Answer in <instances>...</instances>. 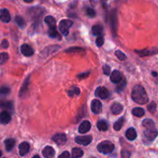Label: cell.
I'll return each mask as SVG.
<instances>
[{
  "label": "cell",
  "instance_id": "6da1fadb",
  "mask_svg": "<svg viewBox=\"0 0 158 158\" xmlns=\"http://www.w3.org/2000/svg\"><path fill=\"white\" fill-rule=\"evenodd\" d=\"M131 97L135 103L138 104H145L149 101V97L146 90L141 85H137L133 89Z\"/></svg>",
  "mask_w": 158,
  "mask_h": 158
},
{
  "label": "cell",
  "instance_id": "7a4b0ae2",
  "mask_svg": "<svg viewBox=\"0 0 158 158\" xmlns=\"http://www.w3.org/2000/svg\"><path fill=\"white\" fill-rule=\"evenodd\" d=\"M97 150L100 153L103 154H108L113 152L114 150V144L110 141L105 140L97 145Z\"/></svg>",
  "mask_w": 158,
  "mask_h": 158
},
{
  "label": "cell",
  "instance_id": "3957f363",
  "mask_svg": "<svg viewBox=\"0 0 158 158\" xmlns=\"http://www.w3.org/2000/svg\"><path fill=\"white\" fill-rule=\"evenodd\" d=\"M110 24L111 29L114 36H117V25H118V19H117V13L116 9H113L110 13Z\"/></svg>",
  "mask_w": 158,
  "mask_h": 158
},
{
  "label": "cell",
  "instance_id": "277c9868",
  "mask_svg": "<svg viewBox=\"0 0 158 158\" xmlns=\"http://www.w3.org/2000/svg\"><path fill=\"white\" fill-rule=\"evenodd\" d=\"M73 26V22L70 19H63L59 24V29L63 35L66 36L69 34V30Z\"/></svg>",
  "mask_w": 158,
  "mask_h": 158
},
{
  "label": "cell",
  "instance_id": "5b68a950",
  "mask_svg": "<svg viewBox=\"0 0 158 158\" xmlns=\"http://www.w3.org/2000/svg\"><path fill=\"white\" fill-rule=\"evenodd\" d=\"M158 135V132L157 130L154 131H150V130H146L143 132V138H144L145 142H151L154 141L156 138H157Z\"/></svg>",
  "mask_w": 158,
  "mask_h": 158
},
{
  "label": "cell",
  "instance_id": "8992f818",
  "mask_svg": "<svg viewBox=\"0 0 158 158\" xmlns=\"http://www.w3.org/2000/svg\"><path fill=\"white\" fill-rule=\"evenodd\" d=\"M135 52L141 57L149 56H153L157 54L158 48H152V49H140V50H135Z\"/></svg>",
  "mask_w": 158,
  "mask_h": 158
},
{
  "label": "cell",
  "instance_id": "52a82bcc",
  "mask_svg": "<svg viewBox=\"0 0 158 158\" xmlns=\"http://www.w3.org/2000/svg\"><path fill=\"white\" fill-rule=\"evenodd\" d=\"M92 136H77L75 137L76 143L83 146H87L92 142Z\"/></svg>",
  "mask_w": 158,
  "mask_h": 158
},
{
  "label": "cell",
  "instance_id": "ba28073f",
  "mask_svg": "<svg viewBox=\"0 0 158 158\" xmlns=\"http://www.w3.org/2000/svg\"><path fill=\"white\" fill-rule=\"evenodd\" d=\"M43 9L40 7H35L32 8L29 10V15H30L31 19L33 20H37L41 15H43Z\"/></svg>",
  "mask_w": 158,
  "mask_h": 158
},
{
  "label": "cell",
  "instance_id": "9c48e42d",
  "mask_svg": "<svg viewBox=\"0 0 158 158\" xmlns=\"http://www.w3.org/2000/svg\"><path fill=\"white\" fill-rule=\"evenodd\" d=\"M95 95L96 97H100V98L105 100L109 97V92H108L107 89L103 86H99L95 91Z\"/></svg>",
  "mask_w": 158,
  "mask_h": 158
},
{
  "label": "cell",
  "instance_id": "30bf717a",
  "mask_svg": "<svg viewBox=\"0 0 158 158\" xmlns=\"http://www.w3.org/2000/svg\"><path fill=\"white\" fill-rule=\"evenodd\" d=\"M52 140L56 143L57 145H63L66 143V136L65 134H57L52 137Z\"/></svg>",
  "mask_w": 158,
  "mask_h": 158
},
{
  "label": "cell",
  "instance_id": "8fae6325",
  "mask_svg": "<svg viewBox=\"0 0 158 158\" xmlns=\"http://www.w3.org/2000/svg\"><path fill=\"white\" fill-rule=\"evenodd\" d=\"M91 110L95 114H99L102 111V103L100 100H94L91 102Z\"/></svg>",
  "mask_w": 158,
  "mask_h": 158
},
{
  "label": "cell",
  "instance_id": "7c38bea8",
  "mask_svg": "<svg viewBox=\"0 0 158 158\" xmlns=\"http://www.w3.org/2000/svg\"><path fill=\"white\" fill-rule=\"evenodd\" d=\"M91 129V123L90 122L88 121V120H85V121L82 122L80 123V127H79V133L80 134H86V133L89 132V130Z\"/></svg>",
  "mask_w": 158,
  "mask_h": 158
},
{
  "label": "cell",
  "instance_id": "4fadbf2b",
  "mask_svg": "<svg viewBox=\"0 0 158 158\" xmlns=\"http://www.w3.org/2000/svg\"><path fill=\"white\" fill-rule=\"evenodd\" d=\"M0 20L4 23H8L11 20V15L7 9H2L0 10Z\"/></svg>",
  "mask_w": 158,
  "mask_h": 158
},
{
  "label": "cell",
  "instance_id": "5bb4252c",
  "mask_svg": "<svg viewBox=\"0 0 158 158\" xmlns=\"http://www.w3.org/2000/svg\"><path fill=\"white\" fill-rule=\"evenodd\" d=\"M11 121V115L8 111L4 110L0 113V123L8 124Z\"/></svg>",
  "mask_w": 158,
  "mask_h": 158
},
{
  "label": "cell",
  "instance_id": "9a60e30c",
  "mask_svg": "<svg viewBox=\"0 0 158 158\" xmlns=\"http://www.w3.org/2000/svg\"><path fill=\"white\" fill-rule=\"evenodd\" d=\"M42 154L45 158H53L55 156V151L52 147L47 146L43 150Z\"/></svg>",
  "mask_w": 158,
  "mask_h": 158
},
{
  "label": "cell",
  "instance_id": "2e32d148",
  "mask_svg": "<svg viewBox=\"0 0 158 158\" xmlns=\"http://www.w3.org/2000/svg\"><path fill=\"white\" fill-rule=\"evenodd\" d=\"M29 149H30V146L27 142H23L19 146V154L20 156L23 157V156L26 155L29 153Z\"/></svg>",
  "mask_w": 158,
  "mask_h": 158
},
{
  "label": "cell",
  "instance_id": "e0dca14e",
  "mask_svg": "<svg viewBox=\"0 0 158 158\" xmlns=\"http://www.w3.org/2000/svg\"><path fill=\"white\" fill-rule=\"evenodd\" d=\"M110 80L114 83H119L122 80V74L120 71L114 70L110 74Z\"/></svg>",
  "mask_w": 158,
  "mask_h": 158
},
{
  "label": "cell",
  "instance_id": "ac0fdd59",
  "mask_svg": "<svg viewBox=\"0 0 158 158\" xmlns=\"http://www.w3.org/2000/svg\"><path fill=\"white\" fill-rule=\"evenodd\" d=\"M21 52L26 56H31L33 55L34 51L30 46L28 44H23L21 46Z\"/></svg>",
  "mask_w": 158,
  "mask_h": 158
},
{
  "label": "cell",
  "instance_id": "d6986e66",
  "mask_svg": "<svg viewBox=\"0 0 158 158\" xmlns=\"http://www.w3.org/2000/svg\"><path fill=\"white\" fill-rule=\"evenodd\" d=\"M142 124H143V126L147 130H150V131H154V130H156L155 123H154V122L151 119H145L142 122Z\"/></svg>",
  "mask_w": 158,
  "mask_h": 158
},
{
  "label": "cell",
  "instance_id": "ffe728a7",
  "mask_svg": "<svg viewBox=\"0 0 158 158\" xmlns=\"http://www.w3.org/2000/svg\"><path fill=\"white\" fill-rule=\"evenodd\" d=\"M123 110V106L120 104V103H114V104L111 106V111L115 115H118V114H121L122 111Z\"/></svg>",
  "mask_w": 158,
  "mask_h": 158
},
{
  "label": "cell",
  "instance_id": "44dd1931",
  "mask_svg": "<svg viewBox=\"0 0 158 158\" xmlns=\"http://www.w3.org/2000/svg\"><path fill=\"white\" fill-rule=\"evenodd\" d=\"M29 78H30V76H29V77L26 79V80H25L24 83H23V86H22L21 89H20V91H19V97H22L23 96H24L25 94H26V92L28 91V89H29Z\"/></svg>",
  "mask_w": 158,
  "mask_h": 158
},
{
  "label": "cell",
  "instance_id": "7402d4cb",
  "mask_svg": "<svg viewBox=\"0 0 158 158\" xmlns=\"http://www.w3.org/2000/svg\"><path fill=\"white\" fill-rule=\"evenodd\" d=\"M5 146H6V151H11L15 145V140L13 138L6 139L4 141Z\"/></svg>",
  "mask_w": 158,
  "mask_h": 158
},
{
  "label": "cell",
  "instance_id": "603a6c76",
  "mask_svg": "<svg viewBox=\"0 0 158 158\" xmlns=\"http://www.w3.org/2000/svg\"><path fill=\"white\" fill-rule=\"evenodd\" d=\"M137 132H136V130L134 128L131 127L126 131V137L129 140H131V141L134 140L137 138Z\"/></svg>",
  "mask_w": 158,
  "mask_h": 158
},
{
  "label": "cell",
  "instance_id": "cb8c5ba5",
  "mask_svg": "<svg viewBox=\"0 0 158 158\" xmlns=\"http://www.w3.org/2000/svg\"><path fill=\"white\" fill-rule=\"evenodd\" d=\"M103 32V27L101 25H95L92 27V32L96 36H101Z\"/></svg>",
  "mask_w": 158,
  "mask_h": 158
},
{
  "label": "cell",
  "instance_id": "d4e9b609",
  "mask_svg": "<svg viewBox=\"0 0 158 158\" xmlns=\"http://www.w3.org/2000/svg\"><path fill=\"white\" fill-rule=\"evenodd\" d=\"M0 108L5 110H13V103L11 101H6V100H0Z\"/></svg>",
  "mask_w": 158,
  "mask_h": 158
},
{
  "label": "cell",
  "instance_id": "484cf974",
  "mask_svg": "<svg viewBox=\"0 0 158 158\" xmlns=\"http://www.w3.org/2000/svg\"><path fill=\"white\" fill-rule=\"evenodd\" d=\"M44 21H45V23H46V24L49 26V28L56 27V21L55 18H54V17H52V15H48V16H46V18H45Z\"/></svg>",
  "mask_w": 158,
  "mask_h": 158
},
{
  "label": "cell",
  "instance_id": "4316f807",
  "mask_svg": "<svg viewBox=\"0 0 158 158\" xmlns=\"http://www.w3.org/2000/svg\"><path fill=\"white\" fill-rule=\"evenodd\" d=\"M97 127L100 131H106L108 130V124L106 120H99L97 123Z\"/></svg>",
  "mask_w": 158,
  "mask_h": 158
},
{
  "label": "cell",
  "instance_id": "83f0119b",
  "mask_svg": "<svg viewBox=\"0 0 158 158\" xmlns=\"http://www.w3.org/2000/svg\"><path fill=\"white\" fill-rule=\"evenodd\" d=\"M67 93H68V95H69V97H75V96L80 95V89H79L78 87H77V86H72V87H71L70 89L67 91Z\"/></svg>",
  "mask_w": 158,
  "mask_h": 158
},
{
  "label": "cell",
  "instance_id": "f1b7e54d",
  "mask_svg": "<svg viewBox=\"0 0 158 158\" xmlns=\"http://www.w3.org/2000/svg\"><path fill=\"white\" fill-rule=\"evenodd\" d=\"M15 22L16 23V24L18 25L19 27L21 28V29H23V28L26 27V21H25L24 19L22 16H20V15H16V16L15 17Z\"/></svg>",
  "mask_w": 158,
  "mask_h": 158
},
{
  "label": "cell",
  "instance_id": "f546056e",
  "mask_svg": "<svg viewBox=\"0 0 158 158\" xmlns=\"http://www.w3.org/2000/svg\"><path fill=\"white\" fill-rule=\"evenodd\" d=\"M132 114L133 115H134L135 117H141L145 114V111L141 107H135L133 109Z\"/></svg>",
  "mask_w": 158,
  "mask_h": 158
},
{
  "label": "cell",
  "instance_id": "4dcf8cb0",
  "mask_svg": "<svg viewBox=\"0 0 158 158\" xmlns=\"http://www.w3.org/2000/svg\"><path fill=\"white\" fill-rule=\"evenodd\" d=\"M48 35H49V37L52 39H56L58 37H60V35H59V32L57 31L56 27H51L49 28V30H48Z\"/></svg>",
  "mask_w": 158,
  "mask_h": 158
},
{
  "label": "cell",
  "instance_id": "1f68e13d",
  "mask_svg": "<svg viewBox=\"0 0 158 158\" xmlns=\"http://www.w3.org/2000/svg\"><path fill=\"white\" fill-rule=\"evenodd\" d=\"M83 155V151L81 149L77 148H73L72 150V158H80Z\"/></svg>",
  "mask_w": 158,
  "mask_h": 158
},
{
  "label": "cell",
  "instance_id": "d6a6232c",
  "mask_svg": "<svg viewBox=\"0 0 158 158\" xmlns=\"http://www.w3.org/2000/svg\"><path fill=\"white\" fill-rule=\"evenodd\" d=\"M124 122H125V119L123 118V117H121V118H120L118 120H117V121L114 123V129L115 130V131H119L122 128V127H123Z\"/></svg>",
  "mask_w": 158,
  "mask_h": 158
},
{
  "label": "cell",
  "instance_id": "836d02e7",
  "mask_svg": "<svg viewBox=\"0 0 158 158\" xmlns=\"http://www.w3.org/2000/svg\"><path fill=\"white\" fill-rule=\"evenodd\" d=\"M10 94V89L8 86H1L0 87V97H6Z\"/></svg>",
  "mask_w": 158,
  "mask_h": 158
},
{
  "label": "cell",
  "instance_id": "e575fe53",
  "mask_svg": "<svg viewBox=\"0 0 158 158\" xmlns=\"http://www.w3.org/2000/svg\"><path fill=\"white\" fill-rule=\"evenodd\" d=\"M9 56L7 52H1L0 53V64H5L9 60Z\"/></svg>",
  "mask_w": 158,
  "mask_h": 158
},
{
  "label": "cell",
  "instance_id": "d590c367",
  "mask_svg": "<svg viewBox=\"0 0 158 158\" xmlns=\"http://www.w3.org/2000/svg\"><path fill=\"white\" fill-rule=\"evenodd\" d=\"M115 55L117 56V58H118L120 60H121V61H123V60H125L127 59V56L125 55L123 52H122L120 50L116 51Z\"/></svg>",
  "mask_w": 158,
  "mask_h": 158
},
{
  "label": "cell",
  "instance_id": "8d00e7d4",
  "mask_svg": "<svg viewBox=\"0 0 158 158\" xmlns=\"http://www.w3.org/2000/svg\"><path fill=\"white\" fill-rule=\"evenodd\" d=\"M148 109L151 114H154V113H155L156 110H157V104H156L154 102H151V103L148 105Z\"/></svg>",
  "mask_w": 158,
  "mask_h": 158
},
{
  "label": "cell",
  "instance_id": "74e56055",
  "mask_svg": "<svg viewBox=\"0 0 158 158\" xmlns=\"http://www.w3.org/2000/svg\"><path fill=\"white\" fill-rule=\"evenodd\" d=\"M86 13L90 18H94V17L96 16L95 10L94 9H92V8H87L86 10Z\"/></svg>",
  "mask_w": 158,
  "mask_h": 158
},
{
  "label": "cell",
  "instance_id": "f35d334b",
  "mask_svg": "<svg viewBox=\"0 0 158 158\" xmlns=\"http://www.w3.org/2000/svg\"><path fill=\"white\" fill-rule=\"evenodd\" d=\"M83 49H82V48H80V47H73V48H69V49H68L67 50H66L65 52H83Z\"/></svg>",
  "mask_w": 158,
  "mask_h": 158
},
{
  "label": "cell",
  "instance_id": "ab89813d",
  "mask_svg": "<svg viewBox=\"0 0 158 158\" xmlns=\"http://www.w3.org/2000/svg\"><path fill=\"white\" fill-rule=\"evenodd\" d=\"M119 83H120V84H119L118 86H117V90H118L119 92H121V91H123V89H124L125 86H126L127 85V82L126 80H121V82Z\"/></svg>",
  "mask_w": 158,
  "mask_h": 158
},
{
  "label": "cell",
  "instance_id": "60d3db41",
  "mask_svg": "<svg viewBox=\"0 0 158 158\" xmlns=\"http://www.w3.org/2000/svg\"><path fill=\"white\" fill-rule=\"evenodd\" d=\"M131 156V153L126 149H123L121 151L122 158H130Z\"/></svg>",
  "mask_w": 158,
  "mask_h": 158
},
{
  "label": "cell",
  "instance_id": "b9f144b4",
  "mask_svg": "<svg viewBox=\"0 0 158 158\" xmlns=\"http://www.w3.org/2000/svg\"><path fill=\"white\" fill-rule=\"evenodd\" d=\"M104 43V39L103 36H98L97 37V40H96V45H97L98 47H101L102 46Z\"/></svg>",
  "mask_w": 158,
  "mask_h": 158
},
{
  "label": "cell",
  "instance_id": "7bdbcfd3",
  "mask_svg": "<svg viewBox=\"0 0 158 158\" xmlns=\"http://www.w3.org/2000/svg\"><path fill=\"white\" fill-rule=\"evenodd\" d=\"M103 71L104 73V74L106 76H109L110 75V67L107 65H104L103 66Z\"/></svg>",
  "mask_w": 158,
  "mask_h": 158
},
{
  "label": "cell",
  "instance_id": "ee69618b",
  "mask_svg": "<svg viewBox=\"0 0 158 158\" xmlns=\"http://www.w3.org/2000/svg\"><path fill=\"white\" fill-rule=\"evenodd\" d=\"M70 157V154L68 151H64V152L62 153V154H60L58 158H69Z\"/></svg>",
  "mask_w": 158,
  "mask_h": 158
},
{
  "label": "cell",
  "instance_id": "f6af8a7d",
  "mask_svg": "<svg viewBox=\"0 0 158 158\" xmlns=\"http://www.w3.org/2000/svg\"><path fill=\"white\" fill-rule=\"evenodd\" d=\"M89 75V72L84 73H81V74H79V75H77V77H78L79 79H80V80H83V79L87 77Z\"/></svg>",
  "mask_w": 158,
  "mask_h": 158
},
{
  "label": "cell",
  "instance_id": "bcb514c9",
  "mask_svg": "<svg viewBox=\"0 0 158 158\" xmlns=\"http://www.w3.org/2000/svg\"><path fill=\"white\" fill-rule=\"evenodd\" d=\"M2 47L4 48V49H6V48L9 47V42H8L7 40H3L2 41V44H1Z\"/></svg>",
  "mask_w": 158,
  "mask_h": 158
},
{
  "label": "cell",
  "instance_id": "7dc6e473",
  "mask_svg": "<svg viewBox=\"0 0 158 158\" xmlns=\"http://www.w3.org/2000/svg\"><path fill=\"white\" fill-rule=\"evenodd\" d=\"M152 75L154 76V77H158V74H157V72H152Z\"/></svg>",
  "mask_w": 158,
  "mask_h": 158
},
{
  "label": "cell",
  "instance_id": "c3c4849f",
  "mask_svg": "<svg viewBox=\"0 0 158 158\" xmlns=\"http://www.w3.org/2000/svg\"><path fill=\"white\" fill-rule=\"evenodd\" d=\"M32 158H40V156H39V155H35V156H34V157Z\"/></svg>",
  "mask_w": 158,
  "mask_h": 158
},
{
  "label": "cell",
  "instance_id": "681fc988",
  "mask_svg": "<svg viewBox=\"0 0 158 158\" xmlns=\"http://www.w3.org/2000/svg\"><path fill=\"white\" fill-rule=\"evenodd\" d=\"M1 156H2V151H0V157H1Z\"/></svg>",
  "mask_w": 158,
  "mask_h": 158
},
{
  "label": "cell",
  "instance_id": "f907efd6",
  "mask_svg": "<svg viewBox=\"0 0 158 158\" xmlns=\"http://www.w3.org/2000/svg\"><path fill=\"white\" fill-rule=\"evenodd\" d=\"M4 158H6V157H4Z\"/></svg>",
  "mask_w": 158,
  "mask_h": 158
}]
</instances>
